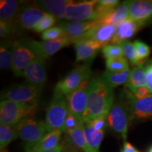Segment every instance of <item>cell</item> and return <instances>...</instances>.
<instances>
[{
  "mask_svg": "<svg viewBox=\"0 0 152 152\" xmlns=\"http://www.w3.org/2000/svg\"><path fill=\"white\" fill-rule=\"evenodd\" d=\"M114 103L113 89L100 77L90 80L87 109L83 117L85 124L100 117H107Z\"/></svg>",
  "mask_w": 152,
  "mask_h": 152,
  "instance_id": "1",
  "label": "cell"
},
{
  "mask_svg": "<svg viewBox=\"0 0 152 152\" xmlns=\"http://www.w3.org/2000/svg\"><path fill=\"white\" fill-rule=\"evenodd\" d=\"M124 95V99L114 102L107 116L108 128L111 132L123 138L125 142L129 125L132 121L130 106Z\"/></svg>",
  "mask_w": 152,
  "mask_h": 152,
  "instance_id": "2",
  "label": "cell"
},
{
  "mask_svg": "<svg viewBox=\"0 0 152 152\" xmlns=\"http://www.w3.org/2000/svg\"><path fill=\"white\" fill-rule=\"evenodd\" d=\"M37 111V106L11 100H1L0 103V123L4 125H16L25 119L33 118Z\"/></svg>",
  "mask_w": 152,
  "mask_h": 152,
  "instance_id": "3",
  "label": "cell"
},
{
  "mask_svg": "<svg viewBox=\"0 0 152 152\" xmlns=\"http://www.w3.org/2000/svg\"><path fill=\"white\" fill-rule=\"evenodd\" d=\"M68 113L67 102L64 96L54 92L45 116V122L48 132L60 130L63 133L65 132V122Z\"/></svg>",
  "mask_w": 152,
  "mask_h": 152,
  "instance_id": "4",
  "label": "cell"
},
{
  "mask_svg": "<svg viewBox=\"0 0 152 152\" xmlns=\"http://www.w3.org/2000/svg\"><path fill=\"white\" fill-rule=\"evenodd\" d=\"M42 88L26 83L14 85L4 90L1 94V100H11L20 103L37 106L42 92Z\"/></svg>",
  "mask_w": 152,
  "mask_h": 152,
  "instance_id": "5",
  "label": "cell"
},
{
  "mask_svg": "<svg viewBox=\"0 0 152 152\" xmlns=\"http://www.w3.org/2000/svg\"><path fill=\"white\" fill-rule=\"evenodd\" d=\"M16 127L18 137L24 142L25 149L33 147L49 132L45 121L33 118L23 120Z\"/></svg>",
  "mask_w": 152,
  "mask_h": 152,
  "instance_id": "6",
  "label": "cell"
},
{
  "mask_svg": "<svg viewBox=\"0 0 152 152\" xmlns=\"http://www.w3.org/2000/svg\"><path fill=\"white\" fill-rule=\"evenodd\" d=\"M91 75L90 65L77 66L57 83L54 92L66 96L78 88L83 82L90 80Z\"/></svg>",
  "mask_w": 152,
  "mask_h": 152,
  "instance_id": "7",
  "label": "cell"
},
{
  "mask_svg": "<svg viewBox=\"0 0 152 152\" xmlns=\"http://www.w3.org/2000/svg\"><path fill=\"white\" fill-rule=\"evenodd\" d=\"M12 70L16 77L23 76L24 72L28 66L37 57L35 53L22 42V41H15L12 44Z\"/></svg>",
  "mask_w": 152,
  "mask_h": 152,
  "instance_id": "8",
  "label": "cell"
},
{
  "mask_svg": "<svg viewBox=\"0 0 152 152\" xmlns=\"http://www.w3.org/2000/svg\"><path fill=\"white\" fill-rule=\"evenodd\" d=\"M22 42L29 47L37 55V56L45 60L53 56L62 48L73 43L71 39L67 37L54 39V40L42 42L27 39H23Z\"/></svg>",
  "mask_w": 152,
  "mask_h": 152,
  "instance_id": "9",
  "label": "cell"
},
{
  "mask_svg": "<svg viewBox=\"0 0 152 152\" xmlns=\"http://www.w3.org/2000/svg\"><path fill=\"white\" fill-rule=\"evenodd\" d=\"M96 2L97 1L95 0L77 3L71 1L66 8V20L73 23L97 20V15L95 9Z\"/></svg>",
  "mask_w": 152,
  "mask_h": 152,
  "instance_id": "10",
  "label": "cell"
},
{
  "mask_svg": "<svg viewBox=\"0 0 152 152\" xmlns=\"http://www.w3.org/2000/svg\"><path fill=\"white\" fill-rule=\"evenodd\" d=\"M90 80H87L83 82L78 88L66 96L68 111L81 120H83L87 109Z\"/></svg>",
  "mask_w": 152,
  "mask_h": 152,
  "instance_id": "11",
  "label": "cell"
},
{
  "mask_svg": "<svg viewBox=\"0 0 152 152\" xmlns=\"http://www.w3.org/2000/svg\"><path fill=\"white\" fill-rule=\"evenodd\" d=\"M124 94L130 106L132 121L152 120V94L143 99H137L128 90Z\"/></svg>",
  "mask_w": 152,
  "mask_h": 152,
  "instance_id": "12",
  "label": "cell"
},
{
  "mask_svg": "<svg viewBox=\"0 0 152 152\" xmlns=\"http://www.w3.org/2000/svg\"><path fill=\"white\" fill-rule=\"evenodd\" d=\"M46 13L37 4H26L23 5L19 12L16 24L26 30H34L38 26Z\"/></svg>",
  "mask_w": 152,
  "mask_h": 152,
  "instance_id": "13",
  "label": "cell"
},
{
  "mask_svg": "<svg viewBox=\"0 0 152 152\" xmlns=\"http://www.w3.org/2000/svg\"><path fill=\"white\" fill-rule=\"evenodd\" d=\"M76 62H83L91 66L99 49L103 47L102 44L90 39H82L74 42Z\"/></svg>",
  "mask_w": 152,
  "mask_h": 152,
  "instance_id": "14",
  "label": "cell"
},
{
  "mask_svg": "<svg viewBox=\"0 0 152 152\" xmlns=\"http://www.w3.org/2000/svg\"><path fill=\"white\" fill-rule=\"evenodd\" d=\"M23 77L26 82L43 89L47 80L45 59L36 57L26 69Z\"/></svg>",
  "mask_w": 152,
  "mask_h": 152,
  "instance_id": "15",
  "label": "cell"
},
{
  "mask_svg": "<svg viewBox=\"0 0 152 152\" xmlns=\"http://www.w3.org/2000/svg\"><path fill=\"white\" fill-rule=\"evenodd\" d=\"M116 30V26L99 22L90 28L82 39L96 42L102 44L104 47L109 42H111Z\"/></svg>",
  "mask_w": 152,
  "mask_h": 152,
  "instance_id": "16",
  "label": "cell"
},
{
  "mask_svg": "<svg viewBox=\"0 0 152 152\" xmlns=\"http://www.w3.org/2000/svg\"><path fill=\"white\" fill-rule=\"evenodd\" d=\"M97 23H99L97 20H87L79 23L61 22L58 26L63 28L66 37L69 38L74 44L76 41L81 39L87 31Z\"/></svg>",
  "mask_w": 152,
  "mask_h": 152,
  "instance_id": "17",
  "label": "cell"
},
{
  "mask_svg": "<svg viewBox=\"0 0 152 152\" xmlns=\"http://www.w3.org/2000/svg\"><path fill=\"white\" fill-rule=\"evenodd\" d=\"M129 18L134 21L144 23L152 18V1H130Z\"/></svg>",
  "mask_w": 152,
  "mask_h": 152,
  "instance_id": "18",
  "label": "cell"
},
{
  "mask_svg": "<svg viewBox=\"0 0 152 152\" xmlns=\"http://www.w3.org/2000/svg\"><path fill=\"white\" fill-rule=\"evenodd\" d=\"M145 24L144 22H138L128 18L126 21L117 28V30L111 40L113 45H121L127 41L137 33L138 30Z\"/></svg>",
  "mask_w": 152,
  "mask_h": 152,
  "instance_id": "19",
  "label": "cell"
},
{
  "mask_svg": "<svg viewBox=\"0 0 152 152\" xmlns=\"http://www.w3.org/2000/svg\"><path fill=\"white\" fill-rule=\"evenodd\" d=\"M71 1L68 0H40L36 4L46 14L52 15L56 19H66V8Z\"/></svg>",
  "mask_w": 152,
  "mask_h": 152,
  "instance_id": "20",
  "label": "cell"
},
{
  "mask_svg": "<svg viewBox=\"0 0 152 152\" xmlns=\"http://www.w3.org/2000/svg\"><path fill=\"white\" fill-rule=\"evenodd\" d=\"M23 1L16 0H1L0 1V20L9 24L17 25L19 12L23 7Z\"/></svg>",
  "mask_w": 152,
  "mask_h": 152,
  "instance_id": "21",
  "label": "cell"
},
{
  "mask_svg": "<svg viewBox=\"0 0 152 152\" xmlns=\"http://www.w3.org/2000/svg\"><path fill=\"white\" fill-rule=\"evenodd\" d=\"M147 62L146 61L141 65L134 66L130 70L128 80L125 85V89L132 92L139 87H147Z\"/></svg>",
  "mask_w": 152,
  "mask_h": 152,
  "instance_id": "22",
  "label": "cell"
},
{
  "mask_svg": "<svg viewBox=\"0 0 152 152\" xmlns=\"http://www.w3.org/2000/svg\"><path fill=\"white\" fill-rule=\"evenodd\" d=\"M129 3L130 1H125L120 4L100 22L119 27L129 18Z\"/></svg>",
  "mask_w": 152,
  "mask_h": 152,
  "instance_id": "23",
  "label": "cell"
},
{
  "mask_svg": "<svg viewBox=\"0 0 152 152\" xmlns=\"http://www.w3.org/2000/svg\"><path fill=\"white\" fill-rule=\"evenodd\" d=\"M62 132L54 130L49 132L39 142L30 149H25L26 151H39L53 149L60 144Z\"/></svg>",
  "mask_w": 152,
  "mask_h": 152,
  "instance_id": "24",
  "label": "cell"
},
{
  "mask_svg": "<svg viewBox=\"0 0 152 152\" xmlns=\"http://www.w3.org/2000/svg\"><path fill=\"white\" fill-rule=\"evenodd\" d=\"M85 123L81 122L74 130L66 132V137L74 147L83 152H92L87 144L85 134Z\"/></svg>",
  "mask_w": 152,
  "mask_h": 152,
  "instance_id": "25",
  "label": "cell"
},
{
  "mask_svg": "<svg viewBox=\"0 0 152 152\" xmlns=\"http://www.w3.org/2000/svg\"><path fill=\"white\" fill-rule=\"evenodd\" d=\"M85 134L87 144L92 152H99V148L104 139V131L96 130L88 124H85Z\"/></svg>",
  "mask_w": 152,
  "mask_h": 152,
  "instance_id": "26",
  "label": "cell"
},
{
  "mask_svg": "<svg viewBox=\"0 0 152 152\" xmlns=\"http://www.w3.org/2000/svg\"><path fill=\"white\" fill-rule=\"evenodd\" d=\"M130 74V68L124 72L119 73H113L108 71H105L101 75V77L109 87L113 89L114 87H116L118 85L126 84Z\"/></svg>",
  "mask_w": 152,
  "mask_h": 152,
  "instance_id": "27",
  "label": "cell"
},
{
  "mask_svg": "<svg viewBox=\"0 0 152 152\" xmlns=\"http://www.w3.org/2000/svg\"><path fill=\"white\" fill-rule=\"evenodd\" d=\"M18 137L16 125H0V148L4 149L11 142Z\"/></svg>",
  "mask_w": 152,
  "mask_h": 152,
  "instance_id": "28",
  "label": "cell"
},
{
  "mask_svg": "<svg viewBox=\"0 0 152 152\" xmlns=\"http://www.w3.org/2000/svg\"><path fill=\"white\" fill-rule=\"evenodd\" d=\"M120 4L118 0H99L96 4V13L97 15V20L100 22L102 19L109 15L114 9Z\"/></svg>",
  "mask_w": 152,
  "mask_h": 152,
  "instance_id": "29",
  "label": "cell"
},
{
  "mask_svg": "<svg viewBox=\"0 0 152 152\" xmlns=\"http://www.w3.org/2000/svg\"><path fill=\"white\" fill-rule=\"evenodd\" d=\"M12 44L11 42H2L0 47V68L1 70L11 68L12 66Z\"/></svg>",
  "mask_w": 152,
  "mask_h": 152,
  "instance_id": "30",
  "label": "cell"
},
{
  "mask_svg": "<svg viewBox=\"0 0 152 152\" xmlns=\"http://www.w3.org/2000/svg\"><path fill=\"white\" fill-rule=\"evenodd\" d=\"M121 45L123 47L125 57L127 58V60H128L130 62V64L133 66L141 65V64H143L146 62L142 61L140 59L135 47H134V43H132L131 42L127 40L121 43Z\"/></svg>",
  "mask_w": 152,
  "mask_h": 152,
  "instance_id": "31",
  "label": "cell"
},
{
  "mask_svg": "<svg viewBox=\"0 0 152 152\" xmlns=\"http://www.w3.org/2000/svg\"><path fill=\"white\" fill-rule=\"evenodd\" d=\"M106 71L113 73H119L129 69L128 60L125 57L106 60Z\"/></svg>",
  "mask_w": 152,
  "mask_h": 152,
  "instance_id": "32",
  "label": "cell"
},
{
  "mask_svg": "<svg viewBox=\"0 0 152 152\" xmlns=\"http://www.w3.org/2000/svg\"><path fill=\"white\" fill-rule=\"evenodd\" d=\"M102 52L106 60L125 57L124 52L121 45H106L102 48Z\"/></svg>",
  "mask_w": 152,
  "mask_h": 152,
  "instance_id": "33",
  "label": "cell"
},
{
  "mask_svg": "<svg viewBox=\"0 0 152 152\" xmlns=\"http://www.w3.org/2000/svg\"><path fill=\"white\" fill-rule=\"evenodd\" d=\"M64 37H66L65 33L63 28L59 26L49 28L46 31L43 32L41 35V38L44 41L54 40Z\"/></svg>",
  "mask_w": 152,
  "mask_h": 152,
  "instance_id": "34",
  "label": "cell"
},
{
  "mask_svg": "<svg viewBox=\"0 0 152 152\" xmlns=\"http://www.w3.org/2000/svg\"><path fill=\"white\" fill-rule=\"evenodd\" d=\"M56 19L54 16L49 14H45V16L42 18L41 21L38 24V26L36 27L33 31L36 33H42L46 31L49 28H52L55 23H56Z\"/></svg>",
  "mask_w": 152,
  "mask_h": 152,
  "instance_id": "35",
  "label": "cell"
},
{
  "mask_svg": "<svg viewBox=\"0 0 152 152\" xmlns=\"http://www.w3.org/2000/svg\"><path fill=\"white\" fill-rule=\"evenodd\" d=\"M137 53L142 61H147V58L151 54V48L146 43L140 40H135L134 42Z\"/></svg>",
  "mask_w": 152,
  "mask_h": 152,
  "instance_id": "36",
  "label": "cell"
},
{
  "mask_svg": "<svg viewBox=\"0 0 152 152\" xmlns=\"http://www.w3.org/2000/svg\"><path fill=\"white\" fill-rule=\"evenodd\" d=\"M81 122H84V121L83 120L77 118L75 115H73L71 112L68 111V115L66 117L65 122V133L77 128V126H78Z\"/></svg>",
  "mask_w": 152,
  "mask_h": 152,
  "instance_id": "37",
  "label": "cell"
},
{
  "mask_svg": "<svg viewBox=\"0 0 152 152\" xmlns=\"http://www.w3.org/2000/svg\"><path fill=\"white\" fill-rule=\"evenodd\" d=\"M16 27L17 25L0 21V37L6 38L12 35L16 31Z\"/></svg>",
  "mask_w": 152,
  "mask_h": 152,
  "instance_id": "38",
  "label": "cell"
},
{
  "mask_svg": "<svg viewBox=\"0 0 152 152\" xmlns=\"http://www.w3.org/2000/svg\"><path fill=\"white\" fill-rule=\"evenodd\" d=\"M89 125H90L96 130H102L105 131L106 128H108V123H107V117H100L98 118H96L91 121L89 123H87Z\"/></svg>",
  "mask_w": 152,
  "mask_h": 152,
  "instance_id": "39",
  "label": "cell"
},
{
  "mask_svg": "<svg viewBox=\"0 0 152 152\" xmlns=\"http://www.w3.org/2000/svg\"><path fill=\"white\" fill-rule=\"evenodd\" d=\"M131 93H132L133 96L137 99H145L146 97H147V96H149L151 94L149 92V89L147 88V87H139V88L134 90Z\"/></svg>",
  "mask_w": 152,
  "mask_h": 152,
  "instance_id": "40",
  "label": "cell"
},
{
  "mask_svg": "<svg viewBox=\"0 0 152 152\" xmlns=\"http://www.w3.org/2000/svg\"><path fill=\"white\" fill-rule=\"evenodd\" d=\"M147 87L149 92L152 94V61H147Z\"/></svg>",
  "mask_w": 152,
  "mask_h": 152,
  "instance_id": "41",
  "label": "cell"
},
{
  "mask_svg": "<svg viewBox=\"0 0 152 152\" xmlns=\"http://www.w3.org/2000/svg\"><path fill=\"white\" fill-rule=\"evenodd\" d=\"M61 143L63 144L62 152H79L78 149L74 147L66 137H65L64 140H62Z\"/></svg>",
  "mask_w": 152,
  "mask_h": 152,
  "instance_id": "42",
  "label": "cell"
},
{
  "mask_svg": "<svg viewBox=\"0 0 152 152\" xmlns=\"http://www.w3.org/2000/svg\"><path fill=\"white\" fill-rule=\"evenodd\" d=\"M121 152H141L128 142H125Z\"/></svg>",
  "mask_w": 152,
  "mask_h": 152,
  "instance_id": "43",
  "label": "cell"
},
{
  "mask_svg": "<svg viewBox=\"0 0 152 152\" xmlns=\"http://www.w3.org/2000/svg\"><path fill=\"white\" fill-rule=\"evenodd\" d=\"M63 151V144L61 142L59 145L58 147L53 149L50 150H46V151H27V152H62Z\"/></svg>",
  "mask_w": 152,
  "mask_h": 152,
  "instance_id": "44",
  "label": "cell"
},
{
  "mask_svg": "<svg viewBox=\"0 0 152 152\" xmlns=\"http://www.w3.org/2000/svg\"><path fill=\"white\" fill-rule=\"evenodd\" d=\"M147 152H152V146L151 147H150V148L149 149V150H148Z\"/></svg>",
  "mask_w": 152,
  "mask_h": 152,
  "instance_id": "45",
  "label": "cell"
},
{
  "mask_svg": "<svg viewBox=\"0 0 152 152\" xmlns=\"http://www.w3.org/2000/svg\"><path fill=\"white\" fill-rule=\"evenodd\" d=\"M1 152H8V151H7L6 149H2V150H1Z\"/></svg>",
  "mask_w": 152,
  "mask_h": 152,
  "instance_id": "46",
  "label": "cell"
}]
</instances>
